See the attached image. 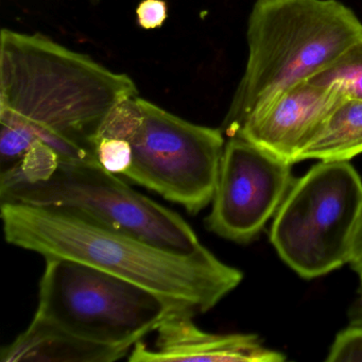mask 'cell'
Wrapping results in <instances>:
<instances>
[{
    "mask_svg": "<svg viewBox=\"0 0 362 362\" xmlns=\"http://www.w3.org/2000/svg\"><path fill=\"white\" fill-rule=\"evenodd\" d=\"M9 245L46 258L88 264L204 313L238 287L243 272L207 247L194 254L167 251L105 228L75 211L18 202L1 203Z\"/></svg>",
    "mask_w": 362,
    "mask_h": 362,
    "instance_id": "cell-1",
    "label": "cell"
},
{
    "mask_svg": "<svg viewBox=\"0 0 362 362\" xmlns=\"http://www.w3.org/2000/svg\"><path fill=\"white\" fill-rule=\"evenodd\" d=\"M126 74L45 35L4 28L0 35V114L93 147L110 110L137 97ZM95 151V150H94Z\"/></svg>",
    "mask_w": 362,
    "mask_h": 362,
    "instance_id": "cell-2",
    "label": "cell"
},
{
    "mask_svg": "<svg viewBox=\"0 0 362 362\" xmlns=\"http://www.w3.org/2000/svg\"><path fill=\"white\" fill-rule=\"evenodd\" d=\"M362 40V23L337 0H257L247 25V67L222 131L236 135L260 105L307 81Z\"/></svg>",
    "mask_w": 362,
    "mask_h": 362,
    "instance_id": "cell-3",
    "label": "cell"
},
{
    "mask_svg": "<svg viewBox=\"0 0 362 362\" xmlns=\"http://www.w3.org/2000/svg\"><path fill=\"white\" fill-rule=\"evenodd\" d=\"M39 294L35 317L90 342L129 351L169 315L189 309L128 279L64 258H46Z\"/></svg>",
    "mask_w": 362,
    "mask_h": 362,
    "instance_id": "cell-4",
    "label": "cell"
},
{
    "mask_svg": "<svg viewBox=\"0 0 362 362\" xmlns=\"http://www.w3.org/2000/svg\"><path fill=\"white\" fill-rule=\"evenodd\" d=\"M362 214V180L349 162H320L294 179L277 209L270 239L283 262L304 279L349 264Z\"/></svg>",
    "mask_w": 362,
    "mask_h": 362,
    "instance_id": "cell-5",
    "label": "cell"
},
{
    "mask_svg": "<svg viewBox=\"0 0 362 362\" xmlns=\"http://www.w3.org/2000/svg\"><path fill=\"white\" fill-rule=\"evenodd\" d=\"M98 162H61L47 181L0 194L1 203L18 202L75 211L105 228L179 254L205 249L188 222L168 207L133 189Z\"/></svg>",
    "mask_w": 362,
    "mask_h": 362,
    "instance_id": "cell-6",
    "label": "cell"
},
{
    "mask_svg": "<svg viewBox=\"0 0 362 362\" xmlns=\"http://www.w3.org/2000/svg\"><path fill=\"white\" fill-rule=\"evenodd\" d=\"M143 126L133 139L132 163L124 177L192 215L211 203L226 139L222 129L182 119L139 98Z\"/></svg>",
    "mask_w": 362,
    "mask_h": 362,
    "instance_id": "cell-7",
    "label": "cell"
},
{
    "mask_svg": "<svg viewBox=\"0 0 362 362\" xmlns=\"http://www.w3.org/2000/svg\"><path fill=\"white\" fill-rule=\"evenodd\" d=\"M291 168L243 137H228L205 220L207 230L237 243L257 238L293 183Z\"/></svg>",
    "mask_w": 362,
    "mask_h": 362,
    "instance_id": "cell-8",
    "label": "cell"
},
{
    "mask_svg": "<svg viewBox=\"0 0 362 362\" xmlns=\"http://www.w3.org/2000/svg\"><path fill=\"white\" fill-rule=\"evenodd\" d=\"M341 98L328 88L300 82L257 107L234 136L293 165Z\"/></svg>",
    "mask_w": 362,
    "mask_h": 362,
    "instance_id": "cell-9",
    "label": "cell"
},
{
    "mask_svg": "<svg viewBox=\"0 0 362 362\" xmlns=\"http://www.w3.org/2000/svg\"><path fill=\"white\" fill-rule=\"evenodd\" d=\"M197 313L181 309L158 326L154 346L137 342L131 362H281L286 356L262 344L256 334H214L201 329L194 321Z\"/></svg>",
    "mask_w": 362,
    "mask_h": 362,
    "instance_id": "cell-10",
    "label": "cell"
},
{
    "mask_svg": "<svg viewBox=\"0 0 362 362\" xmlns=\"http://www.w3.org/2000/svg\"><path fill=\"white\" fill-rule=\"evenodd\" d=\"M131 351L90 342L33 317L28 327L0 353L1 362H113Z\"/></svg>",
    "mask_w": 362,
    "mask_h": 362,
    "instance_id": "cell-11",
    "label": "cell"
},
{
    "mask_svg": "<svg viewBox=\"0 0 362 362\" xmlns=\"http://www.w3.org/2000/svg\"><path fill=\"white\" fill-rule=\"evenodd\" d=\"M361 153L362 100L342 97L303 150L300 162H349Z\"/></svg>",
    "mask_w": 362,
    "mask_h": 362,
    "instance_id": "cell-12",
    "label": "cell"
},
{
    "mask_svg": "<svg viewBox=\"0 0 362 362\" xmlns=\"http://www.w3.org/2000/svg\"><path fill=\"white\" fill-rule=\"evenodd\" d=\"M307 82L328 88L340 97L362 100V40Z\"/></svg>",
    "mask_w": 362,
    "mask_h": 362,
    "instance_id": "cell-13",
    "label": "cell"
},
{
    "mask_svg": "<svg viewBox=\"0 0 362 362\" xmlns=\"http://www.w3.org/2000/svg\"><path fill=\"white\" fill-rule=\"evenodd\" d=\"M60 165L54 149L37 139L20 160L0 173V194L18 187L47 181Z\"/></svg>",
    "mask_w": 362,
    "mask_h": 362,
    "instance_id": "cell-14",
    "label": "cell"
},
{
    "mask_svg": "<svg viewBox=\"0 0 362 362\" xmlns=\"http://www.w3.org/2000/svg\"><path fill=\"white\" fill-rule=\"evenodd\" d=\"M144 114L139 96L124 99L114 105L105 116L92 139L93 147L99 139H120L132 143L143 126ZM95 150V149H94Z\"/></svg>",
    "mask_w": 362,
    "mask_h": 362,
    "instance_id": "cell-15",
    "label": "cell"
},
{
    "mask_svg": "<svg viewBox=\"0 0 362 362\" xmlns=\"http://www.w3.org/2000/svg\"><path fill=\"white\" fill-rule=\"evenodd\" d=\"M0 158L1 170H4L20 160L37 139L26 126L20 122L0 119Z\"/></svg>",
    "mask_w": 362,
    "mask_h": 362,
    "instance_id": "cell-16",
    "label": "cell"
},
{
    "mask_svg": "<svg viewBox=\"0 0 362 362\" xmlns=\"http://www.w3.org/2000/svg\"><path fill=\"white\" fill-rule=\"evenodd\" d=\"M95 154L101 167L114 173L124 175L132 163V146L120 139H99L94 145Z\"/></svg>",
    "mask_w": 362,
    "mask_h": 362,
    "instance_id": "cell-17",
    "label": "cell"
},
{
    "mask_svg": "<svg viewBox=\"0 0 362 362\" xmlns=\"http://www.w3.org/2000/svg\"><path fill=\"white\" fill-rule=\"evenodd\" d=\"M326 361L362 362V325L351 324L341 330L334 338Z\"/></svg>",
    "mask_w": 362,
    "mask_h": 362,
    "instance_id": "cell-18",
    "label": "cell"
},
{
    "mask_svg": "<svg viewBox=\"0 0 362 362\" xmlns=\"http://www.w3.org/2000/svg\"><path fill=\"white\" fill-rule=\"evenodd\" d=\"M135 13L141 28L145 30L160 29L168 18V5L165 0H141Z\"/></svg>",
    "mask_w": 362,
    "mask_h": 362,
    "instance_id": "cell-19",
    "label": "cell"
},
{
    "mask_svg": "<svg viewBox=\"0 0 362 362\" xmlns=\"http://www.w3.org/2000/svg\"><path fill=\"white\" fill-rule=\"evenodd\" d=\"M349 264L359 277L360 286L362 289V214L357 230H356L355 237H354Z\"/></svg>",
    "mask_w": 362,
    "mask_h": 362,
    "instance_id": "cell-20",
    "label": "cell"
},
{
    "mask_svg": "<svg viewBox=\"0 0 362 362\" xmlns=\"http://www.w3.org/2000/svg\"><path fill=\"white\" fill-rule=\"evenodd\" d=\"M351 324H359L362 325V289H360V296L356 302L353 310V317Z\"/></svg>",
    "mask_w": 362,
    "mask_h": 362,
    "instance_id": "cell-21",
    "label": "cell"
},
{
    "mask_svg": "<svg viewBox=\"0 0 362 362\" xmlns=\"http://www.w3.org/2000/svg\"><path fill=\"white\" fill-rule=\"evenodd\" d=\"M90 3H93V4H97V3H99V1H100V0H90Z\"/></svg>",
    "mask_w": 362,
    "mask_h": 362,
    "instance_id": "cell-22",
    "label": "cell"
}]
</instances>
